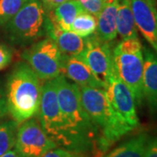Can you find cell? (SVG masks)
Segmentation results:
<instances>
[{
    "label": "cell",
    "instance_id": "ffe728a7",
    "mask_svg": "<svg viewBox=\"0 0 157 157\" xmlns=\"http://www.w3.org/2000/svg\"><path fill=\"white\" fill-rule=\"evenodd\" d=\"M18 124L15 121L0 123V156L10 151L15 145Z\"/></svg>",
    "mask_w": 157,
    "mask_h": 157
},
{
    "label": "cell",
    "instance_id": "3957f363",
    "mask_svg": "<svg viewBox=\"0 0 157 157\" xmlns=\"http://www.w3.org/2000/svg\"><path fill=\"white\" fill-rule=\"evenodd\" d=\"M79 93L85 111L101 133L98 144V155L101 156L114 142L132 130L114 114L107 101L104 89L79 86Z\"/></svg>",
    "mask_w": 157,
    "mask_h": 157
},
{
    "label": "cell",
    "instance_id": "52a82bcc",
    "mask_svg": "<svg viewBox=\"0 0 157 157\" xmlns=\"http://www.w3.org/2000/svg\"><path fill=\"white\" fill-rule=\"evenodd\" d=\"M62 53L51 38L32 44L21 54L39 79L51 80L62 74Z\"/></svg>",
    "mask_w": 157,
    "mask_h": 157
},
{
    "label": "cell",
    "instance_id": "83f0119b",
    "mask_svg": "<svg viewBox=\"0 0 157 157\" xmlns=\"http://www.w3.org/2000/svg\"><path fill=\"white\" fill-rule=\"evenodd\" d=\"M0 157H17V155L16 154V152L13 150H10V151L6 152L5 155H3L2 156Z\"/></svg>",
    "mask_w": 157,
    "mask_h": 157
},
{
    "label": "cell",
    "instance_id": "ba28073f",
    "mask_svg": "<svg viewBox=\"0 0 157 157\" xmlns=\"http://www.w3.org/2000/svg\"><path fill=\"white\" fill-rule=\"evenodd\" d=\"M104 92L117 118L132 131L140 125L135 97L114 73L106 82Z\"/></svg>",
    "mask_w": 157,
    "mask_h": 157
},
{
    "label": "cell",
    "instance_id": "603a6c76",
    "mask_svg": "<svg viewBox=\"0 0 157 157\" xmlns=\"http://www.w3.org/2000/svg\"><path fill=\"white\" fill-rule=\"evenodd\" d=\"M43 157H86L84 154L67 150L63 147H55L45 153Z\"/></svg>",
    "mask_w": 157,
    "mask_h": 157
},
{
    "label": "cell",
    "instance_id": "9c48e42d",
    "mask_svg": "<svg viewBox=\"0 0 157 157\" xmlns=\"http://www.w3.org/2000/svg\"><path fill=\"white\" fill-rule=\"evenodd\" d=\"M14 147L17 157H43L58 146L45 134L39 121L31 118L17 128Z\"/></svg>",
    "mask_w": 157,
    "mask_h": 157
},
{
    "label": "cell",
    "instance_id": "4316f807",
    "mask_svg": "<svg viewBox=\"0 0 157 157\" xmlns=\"http://www.w3.org/2000/svg\"><path fill=\"white\" fill-rule=\"evenodd\" d=\"M66 1H67V0H46L45 3L42 4V6L45 9V13H47L49 11L54 10L57 6L61 5L62 3H64Z\"/></svg>",
    "mask_w": 157,
    "mask_h": 157
},
{
    "label": "cell",
    "instance_id": "7c38bea8",
    "mask_svg": "<svg viewBox=\"0 0 157 157\" xmlns=\"http://www.w3.org/2000/svg\"><path fill=\"white\" fill-rule=\"evenodd\" d=\"M62 73L78 86L104 89L106 83L96 76L78 56L62 54Z\"/></svg>",
    "mask_w": 157,
    "mask_h": 157
},
{
    "label": "cell",
    "instance_id": "ac0fdd59",
    "mask_svg": "<svg viewBox=\"0 0 157 157\" xmlns=\"http://www.w3.org/2000/svg\"><path fill=\"white\" fill-rule=\"evenodd\" d=\"M117 33L122 39L138 38L130 0H119L116 16Z\"/></svg>",
    "mask_w": 157,
    "mask_h": 157
},
{
    "label": "cell",
    "instance_id": "44dd1931",
    "mask_svg": "<svg viewBox=\"0 0 157 157\" xmlns=\"http://www.w3.org/2000/svg\"><path fill=\"white\" fill-rule=\"evenodd\" d=\"M27 0H0V27L6 26Z\"/></svg>",
    "mask_w": 157,
    "mask_h": 157
},
{
    "label": "cell",
    "instance_id": "6da1fadb",
    "mask_svg": "<svg viewBox=\"0 0 157 157\" xmlns=\"http://www.w3.org/2000/svg\"><path fill=\"white\" fill-rule=\"evenodd\" d=\"M53 79L59 106L68 128L80 143L84 153L96 152L98 155L101 133L81 104L79 86L71 83L63 74Z\"/></svg>",
    "mask_w": 157,
    "mask_h": 157
},
{
    "label": "cell",
    "instance_id": "5bb4252c",
    "mask_svg": "<svg viewBox=\"0 0 157 157\" xmlns=\"http://www.w3.org/2000/svg\"><path fill=\"white\" fill-rule=\"evenodd\" d=\"M46 36L54 40L62 53L79 55L86 46V38H81L72 31H64L46 16Z\"/></svg>",
    "mask_w": 157,
    "mask_h": 157
},
{
    "label": "cell",
    "instance_id": "cb8c5ba5",
    "mask_svg": "<svg viewBox=\"0 0 157 157\" xmlns=\"http://www.w3.org/2000/svg\"><path fill=\"white\" fill-rule=\"evenodd\" d=\"M12 59V52L4 44H0V70L5 69L9 66Z\"/></svg>",
    "mask_w": 157,
    "mask_h": 157
},
{
    "label": "cell",
    "instance_id": "277c9868",
    "mask_svg": "<svg viewBox=\"0 0 157 157\" xmlns=\"http://www.w3.org/2000/svg\"><path fill=\"white\" fill-rule=\"evenodd\" d=\"M38 117L41 128L57 146L85 154L80 143L68 128L59 108L54 79H51L42 86Z\"/></svg>",
    "mask_w": 157,
    "mask_h": 157
},
{
    "label": "cell",
    "instance_id": "9a60e30c",
    "mask_svg": "<svg viewBox=\"0 0 157 157\" xmlns=\"http://www.w3.org/2000/svg\"><path fill=\"white\" fill-rule=\"evenodd\" d=\"M119 0H107V4L98 16L95 33L100 39L110 43L117 37L116 16Z\"/></svg>",
    "mask_w": 157,
    "mask_h": 157
},
{
    "label": "cell",
    "instance_id": "7a4b0ae2",
    "mask_svg": "<svg viewBox=\"0 0 157 157\" xmlns=\"http://www.w3.org/2000/svg\"><path fill=\"white\" fill-rule=\"evenodd\" d=\"M42 86L26 62H18L9 74L6 95L8 113L18 125L38 115Z\"/></svg>",
    "mask_w": 157,
    "mask_h": 157
},
{
    "label": "cell",
    "instance_id": "7402d4cb",
    "mask_svg": "<svg viewBox=\"0 0 157 157\" xmlns=\"http://www.w3.org/2000/svg\"><path fill=\"white\" fill-rule=\"evenodd\" d=\"M86 12L97 17L104 8L105 5L107 4V0H78Z\"/></svg>",
    "mask_w": 157,
    "mask_h": 157
},
{
    "label": "cell",
    "instance_id": "5b68a950",
    "mask_svg": "<svg viewBox=\"0 0 157 157\" xmlns=\"http://www.w3.org/2000/svg\"><path fill=\"white\" fill-rule=\"evenodd\" d=\"M115 73L135 97L137 106H142L144 59L142 45L138 38L122 39L113 51Z\"/></svg>",
    "mask_w": 157,
    "mask_h": 157
},
{
    "label": "cell",
    "instance_id": "8992f818",
    "mask_svg": "<svg viewBox=\"0 0 157 157\" xmlns=\"http://www.w3.org/2000/svg\"><path fill=\"white\" fill-rule=\"evenodd\" d=\"M8 39L14 44L26 45L46 35V13L40 0H27L5 26Z\"/></svg>",
    "mask_w": 157,
    "mask_h": 157
},
{
    "label": "cell",
    "instance_id": "484cf974",
    "mask_svg": "<svg viewBox=\"0 0 157 157\" xmlns=\"http://www.w3.org/2000/svg\"><path fill=\"white\" fill-rule=\"evenodd\" d=\"M144 157H157V136L152 138L147 147Z\"/></svg>",
    "mask_w": 157,
    "mask_h": 157
},
{
    "label": "cell",
    "instance_id": "e0dca14e",
    "mask_svg": "<svg viewBox=\"0 0 157 157\" xmlns=\"http://www.w3.org/2000/svg\"><path fill=\"white\" fill-rule=\"evenodd\" d=\"M150 139L148 134L140 133L102 157H144Z\"/></svg>",
    "mask_w": 157,
    "mask_h": 157
},
{
    "label": "cell",
    "instance_id": "d4e9b609",
    "mask_svg": "<svg viewBox=\"0 0 157 157\" xmlns=\"http://www.w3.org/2000/svg\"><path fill=\"white\" fill-rule=\"evenodd\" d=\"M8 114L7 102H6V91L2 87L0 83V118L5 117Z\"/></svg>",
    "mask_w": 157,
    "mask_h": 157
},
{
    "label": "cell",
    "instance_id": "2e32d148",
    "mask_svg": "<svg viewBox=\"0 0 157 157\" xmlns=\"http://www.w3.org/2000/svg\"><path fill=\"white\" fill-rule=\"evenodd\" d=\"M85 11L82 4L78 0H67L46 13L51 21L55 23L64 31H71V25L75 17Z\"/></svg>",
    "mask_w": 157,
    "mask_h": 157
},
{
    "label": "cell",
    "instance_id": "4fadbf2b",
    "mask_svg": "<svg viewBox=\"0 0 157 157\" xmlns=\"http://www.w3.org/2000/svg\"><path fill=\"white\" fill-rule=\"evenodd\" d=\"M143 95L152 115H157V56L147 48L143 47Z\"/></svg>",
    "mask_w": 157,
    "mask_h": 157
},
{
    "label": "cell",
    "instance_id": "30bf717a",
    "mask_svg": "<svg viewBox=\"0 0 157 157\" xmlns=\"http://www.w3.org/2000/svg\"><path fill=\"white\" fill-rule=\"evenodd\" d=\"M78 56L105 83L115 73L113 51L109 43L102 41L94 33L86 38V46Z\"/></svg>",
    "mask_w": 157,
    "mask_h": 157
},
{
    "label": "cell",
    "instance_id": "d6986e66",
    "mask_svg": "<svg viewBox=\"0 0 157 157\" xmlns=\"http://www.w3.org/2000/svg\"><path fill=\"white\" fill-rule=\"evenodd\" d=\"M96 17L86 11L79 13L71 25V31L81 38H86L94 34L96 32Z\"/></svg>",
    "mask_w": 157,
    "mask_h": 157
},
{
    "label": "cell",
    "instance_id": "8fae6325",
    "mask_svg": "<svg viewBox=\"0 0 157 157\" xmlns=\"http://www.w3.org/2000/svg\"><path fill=\"white\" fill-rule=\"evenodd\" d=\"M136 28L157 53V6L155 0H130Z\"/></svg>",
    "mask_w": 157,
    "mask_h": 157
}]
</instances>
